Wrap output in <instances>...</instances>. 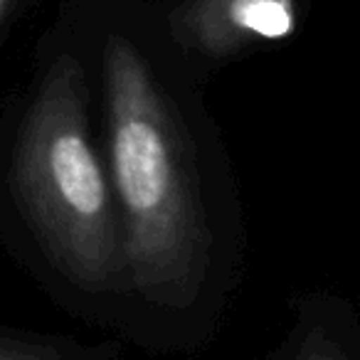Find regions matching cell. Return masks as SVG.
Returning a JSON list of instances; mask_svg holds the SVG:
<instances>
[{"label":"cell","mask_w":360,"mask_h":360,"mask_svg":"<svg viewBox=\"0 0 360 360\" xmlns=\"http://www.w3.org/2000/svg\"><path fill=\"white\" fill-rule=\"evenodd\" d=\"M84 47L121 220L126 294L191 314L225 284L247 222L235 168L158 0H89Z\"/></svg>","instance_id":"6da1fadb"},{"label":"cell","mask_w":360,"mask_h":360,"mask_svg":"<svg viewBox=\"0 0 360 360\" xmlns=\"http://www.w3.org/2000/svg\"><path fill=\"white\" fill-rule=\"evenodd\" d=\"M86 47L50 55L11 155V188L47 264L84 294H126L121 220Z\"/></svg>","instance_id":"7a4b0ae2"},{"label":"cell","mask_w":360,"mask_h":360,"mask_svg":"<svg viewBox=\"0 0 360 360\" xmlns=\"http://www.w3.org/2000/svg\"><path fill=\"white\" fill-rule=\"evenodd\" d=\"M309 11L311 0H158L170 47L202 86L235 62L296 40Z\"/></svg>","instance_id":"3957f363"},{"label":"cell","mask_w":360,"mask_h":360,"mask_svg":"<svg viewBox=\"0 0 360 360\" xmlns=\"http://www.w3.org/2000/svg\"><path fill=\"white\" fill-rule=\"evenodd\" d=\"M291 360H348L343 340L333 330L323 306H311L296 330Z\"/></svg>","instance_id":"277c9868"},{"label":"cell","mask_w":360,"mask_h":360,"mask_svg":"<svg viewBox=\"0 0 360 360\" xmlns=\"http://www.w3.org/2000/svg\"><path fill=\"white\" fill-rule=\"evenodd\" d=\"M15 6H18V0H0V25L6 22V18L11 15Z\"/></svg>","instance_id":"5b68a950"},{"label":"cell","mask_w":360,"mask_h":360,"mask_svg":"<svg viewBox=\"0 0 360 360\" xmlns=\"http://www.w3.org/2000/svg\"><path fill=\"white\" fill-rule=\"evenodd\" d=\"M0 360H30V358H25V355H20V353H13V350L0 348Z\"/></svg>","instance_id":"8992f818"}]
</instances>
